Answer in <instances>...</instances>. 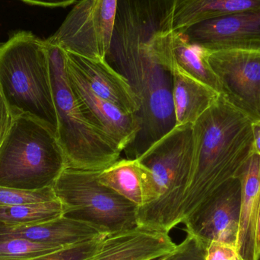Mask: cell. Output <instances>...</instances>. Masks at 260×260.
I'll return each mask as SVG.
<instances>
[{
  "label": "cell",
  "instance_id": "83f0119b",
  "mask_svg": "<svg viewBox=\"0 0 260 260\" xmlns=\"http://www.w3.org/2000/svg\"><path fill=\"white\" fill-rule=\"evenodd\" d=\"M253 136V153L260 156V120L252 122Z\"/></svg>",
  "mask_w": 260,
  "mask_h": 260
},
{
  "label": "cell",
  "instance_id": "ffe728a7",
  "mask_svg": "<svg viewBox=\"0 0 260 260\" xmlns=\"http://www.w3.org/2000/svg\"><path fill=\"white\" fill-rule=\"evenodd\" d=\"M59 200L45 203L0 206V223L11 226L30 225L63 216Z\"/></svg>",
  "mask_w": 260,
  "mask_h": 260
},
{
  "label": "cell",
  "instance_id": "4316f807",
  "mask_svg": "<svg viewBox=\"0 0 260 260\" xmlns=\"http://www.w3.org/2000/svg\"><path fill=\"white\" fill-rule=\"evenodd\" d=\"M27 4L45 7H67L77 2L78 0H21Z\"/></svg>",
  "mask_w": 260,
  "mask_h": 260
},
{
  "label": "cell",
  "instance_id": "7c38bea8",
  "mask_svg": "<svg viewBox=\"0 0 260 260\" xmlns=\"http://www.w3.org/2000/svg\"><path fill=\"white\" fill-rule=\"evenodd\" d=\"M69 82L88 118L108 135L122 152L129 146L139 131L135 114H127L94 94L80 75L67 63Z\"/></svg>",
  "mask_w": 260,
  "mask_h": 260
},
{
  "label": "cell",
  "instance_id": "9a60e30c",
  "mask_svg": "<svg viewBox=\"0 0 260 260\" xmlns=\"http://www.w3.org/2000/svg\"><path fill=\"white\" fill-rule=\"evenodd\" d=\"M104 235L100 229L89 223L64 215L30 225L11 226L0 223V236L65 247L97 239Z\"/></svg>",
  "mask_w": 260,
  "mask_h": 260
},
{
  "label": "cell",
  "instance_id": "8992f818",
  "mask_svg": "<svg viewBox=\"0 0 260 260\" xmlns=\"http://www.w3.org/2000/svg\"><path fill=\"white\" fill-rule=\"evenodd\" d=\"M102 171L67 168L53 183L64 216L95 226L103 233L137 227L138 206L99 181Z\"/></svg>",
  "mask_w": 260,
  "mask_h": 260
},
{
  "label": "cell",
  "instance_id": "7a4b0ae2",
  "mask_svg": "<svg viewBox=\"0 0 260 260\" xmlns=\"http://www.w3.org/2000/svg\"><path fill=\"white\" fill-rule=\"evenodd\" d=\"M0 93L14 117H33L57 136L45 40L21 30L0 43Z\"/></svg>",
  "mask_w": 260,
  "mask_h": 260
},
{
  "label": "cell",
  "instance_id": "52a82bcc",
  "mask_svg": "<svg viewBox=\"0 0 260 260\" xmlns=\"http://www.w3.org/2000/svg\"><path fill=\"white\" fill-rule=\"evenodd\" d=\"M117 0H81L47 42L65 51L105 59L111 44Z\"/></svg>",
  "mask_w": 260,
  "mask_h": 260
},
{
  "label": "cell",
  "instance_id": "d6986e66",
  "mask_svg": "<svg viewBox=\"0 0 260 260\" xmlns=\"http://www.w3.org/2000/svg\"><path fill=\"white\" fill-rule=\"evenodd\" d=\"M165 67L171 72L174 67H177L221 94L219 81L208 62L206 50L189 44L182 34L173 31Z\"/></svg>",
  "mask_w": 260,
  "mask_h": 260
},
{
  "label": "cell",
  "instance_id": "ac0fdd59",
  "mask_svg": "<svg viewBox=\"0 0 260 260\" xmlns=\"http://www.w3.org/2000/svg\"><path fill=\"white\" fill-rule=\"evenodd\" d=\"M259 9L260 0H174L172 30L182 33L200 21Z\"/></svg>",
  "mask_w": 260,
  "mask_h": 260
},
{
  "label": "cell",
  "instance_id": "4fadbf2b",
  "mask_svg": "<svg viewBox=\"0 0 260 260\" xmlns=\"http://www.w3.org/2000/svg\"><path fill=\"white\" fill-rule=\"evenodd\" d=\"M67 52V51H66ZM67 63L86 82L99 97L115 105L127 114H137L139 101L121 74L105 59H95L67 52Z\"/></svg>",
  "mask_w": 260,
  "mask_h": 260
},
{
  "label": "cell",
  "instance_id": "44dd1931",
  "mask_svg": "<svg viewBox=\"0 0 260 260\" xmlns=\"http://www.w3.org/2000/svg\"><path fill=\"white\" fill-rule=\"evenodd\" d=\"M64 247H67L34 242L13 237L0 236V260L35 257L58 251Z\"/></svg>",
  "mask_w": 260,
  "mask_h": 260
},
{
  "label": "cell",
  "instance_id": "3957f363",
  "mask_svg": "<svg viewBox=\"0 0 260 260\" xmlns=\"http://www.w3.org/2000/svg\"><path fill=\"white\" fill-rule=\"evenodd\" d=\"M46 43L57 118V139L67 157V168L102 171L118 160L122 151L88 118L79 105L67 76V52Z\"/></svg>",
  "mask_w": 260,
  "mask_h": 260
},
{
  "label": "cell",
  "instance_id": "5b68a950",
  "mask_svg": "<svg viewBox=\"0 0 260 260\" xmlns=\"http://www.w3.org/2000/svg\"><path fill=\"white\" fill-rule=\"evenodd\" d=\"M67 168L54 132L29 116L14 117L0 148V186L25 190L50 187Z\"/></svg>",
  "mask_w": 260,
  "mask_h": 260
},
{
  "label": "cell",
  "instance_id": "484cf974",
  "mask_svg": "<svg viewBox=\"0 0 260 260\" xmlns=\"http://www.w3.org/2000/svg\"><path fill=\"white\" fill-rule=\"evenodd\" d=\"M13 120V114L8 108L4 99L0 93V148L10 130Z\"/></svg>",
  "mask_w": 260,
  "mask_h": 260
},
{
  "label": "cell",
  "instance_id": "9c48e42d",
  "mask_svg": "<svg viewBox=\"0 0 260 260\" xmlns=\"http://www.w3.org/2000/svg\"><path fill=\"white\" fill-rule=\"evenodd\" d=\"M241 186L234 178L212 194L186 221V232L203 240L237 246L241 212Z\"/></svg>",
  "mask_w": 260,
  "mask_h": 260
},
{
  "label": "cell",
  "instance_id": "2e32d148",
  "mask_svg": "<svg viewBox=\"0 0 260 260\" xmlns=\"http://www.w3.org/2000/svg\"><path fill=\"white\" fill-rule=\"evenodd\" d=\"M99 181L138 208L147 206L156 198L152 174L138 158H119L99 174Z\"/></svg>",
  "mask_w": 260,
  "mask_h": 260
},
{
  "label": "cell",
  "instance_id": "8fae6325",
  "mask_svg": "<svg viewBox=\"0 0 260 260\" xmlns=\"http://www.w3.org/2000/svg\"><path fill=\"white\" fill-rule=\"evenodd\" d=\"M176 246L169 233L138 225L105 234L92 253L84 260H160Z\"/></svg>",
  "mask_w": 260,
  "mask_h": 260
},
{
  "label": "cell",
  "instance_id": "e0dca14e",
  "mask_svg": "<svg viewBox=\"0 0 260 260\" xmlns=\"http://www.w3.org/2000/svg\"><path fill=\"white\" fill-rule=\"evenodd\" d=\"M171 73L176 126L193 125L221 94L177 67Z\"/></svg>",
  "mask_w": 260,
  "mask_h": 260
},
{
  "label": "cell",
  "instance_id": "7402d4cb",
  "mask_svg": "<svg viewBox=\"0 0 260 260\" xmlns=\"http://www.w3.org/2000/svg\"><path fill=\"white\" fill-rule=\"evenodd\" d=\"M56 200L58 198L52 186L37 190L0 186V206L45 203Z\"/></svg>",
  "mask_w": 260,
  "mask_h": 260
},
{
  "label": "cell",
  "instance_id": "f1b7e54d",
  "mask_svg": "<svg viewBox=\"0 0 260 260\" xmlns=\"http://www.w3.org/2000/svg\"><path fill=\"white\" fill-rule=\"evenodd\" d=\"M256 242H257L258 254L260 259V209L259 213V218H258L257 223V235H256Z\"/></svg>",
  "mask_w": 260,
  "mask_h": 260
},
{
  "label": "cell",
  "instance_id": "603a6c76",
  "mask_svg": "<svg viewBox=\"0 0 260 260\" xmlns=\"http://www.w3.org/2000/svg\"><path fill=\"white\" fill-rule=\"evenodd\" d=\"M207 245L198 237L187 233L183 242L162 260H206Z\"/></svg>",
  "mask_w": 260,
  "mask_h": 260
},
{
  "label": "cell",
  "instance_id": "6da1fadb",
  "mask_svg": "<svg viewBox=\"0 0 260 260\" xmlns=\"http://www.w3.org/2000/svg\"><path fill=\"white\" fill-rule=\"evenodd\" d=\"M193 148L179 223L223 185L237 178L253 154L252 121L222 96L192 125Z\"/></svg>",
  "mask_w": 260,
  "mask_h": 260
},
{
  "label": "cell",
  "instance_id": "5bb4252c",
  "mask_svg": "<svg viewBox=\"0 0 260 260\" xmlns=\"http://www.w3.org/2000/svg\"><path fill=\"white\" fill-rule=\"evenodd\" d=\"M237 178L241 186L237 247L243 260H260L256 242L260 209V156L253 153Z\"/></svg>",
  "mask_w": 260,
  "mask_h": 260
},
{
  "label": "cell",
  "instance_id": "30bf717a",
  "mask_svg": "<svg viewBox=\"0 0 260 260\" xmlns=\"http://www.w3.org/2000/svg\"><path fill=\"white\" fill-rule=\"evenodd\" d=\"M180 34L189 44L209 51L260 52V9L200 21Z\"/></svg>",
  "mask_w": 260,
  "mask_h": 260
},
{
  "label": "cell",
  "instance_id": "cb8c5ba5",
  "mask_svg": "<svg viewBox=\"0 0 260 260\" xmlns=\"http://www.w3.org/2000/svg\"><path fill=\"white\" fill-rule=\"evenodd\" d=\"M102 236L97 239L69 246V247H64L62 250L42 255V256L26 258V259L6 260H84L87 256L92 253Z\"/></svg>",
  "mask_w": 260,
  "mask_h": 260
},
{
  "label": "cell",
  "instance_id": "f546056e",
  "mask_svg": "<svg viewBox=\"0 0 260 260\" xmlns=\"http://www.w3.org/2000/svg\"><path fill=\"white\" fill-rule=\"evenodd\" d=\"M164 258H165V257H164ZM164 258H163V259H164ZM160 259V260H162V259Z\"/></svg>",
  "mask_w": 260,
  "mask_h": 260
},
{
  "label": "cell",
  "instance_id": "ba28073f",
  "mask_svg": "<svg viewBox=\"0 0 260 260\" xmlns=\"http://www.w3.org/2000/svg\"><path fill=\"white\" fill-rule=\"evenodd\" d=\"M206 50L221 85V95L252 122L260 120V52Z\"/></svg>",
  "mask_w": 260,
  "mask_h": 260
},
{
  "label": "cell",
  "instance_id": "277c9868",
  "mask_svg": "<svg viewBox=\"0 0 260 260\" xmlns=\"http://www.w3.org/2000/svg\"><path fill=\"white\" fill-rule=\"evenodd\" d=\"M192 125L175 126L137 158L151 171L156 198L138 208V225L169 233L180 224V206L192 164Z\"/></svg>",
  "mask_w": 260,
  "mask_h": 260
},
{
  "label": "cell",
  "instance_id": "d4e9b609",
  "mask_svg": "<svg viewBox=\"0 0 260 260\" xmlns=\"http://www.w3.org/2000/svg\"><path fill=\"white\" fill-rule=\"evenodd\" d=\"M206 260H243L237 246L212 241L206 248Z\"/></svg>",
  "mask_w": 260,
  "mask_h": 260
}]
</instances>
